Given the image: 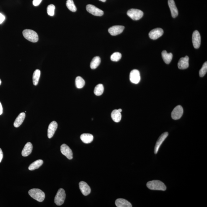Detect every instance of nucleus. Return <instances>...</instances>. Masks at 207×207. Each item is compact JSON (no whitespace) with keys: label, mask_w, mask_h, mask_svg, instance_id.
<instances>
[{"label":"nucleus","mask_w":207,"mask_h":207,"mask_svg":"<svg viewBox=\"0 0 207 207\" xmlns=\"http://www.w3.org/2000/svg\"><path fill=\"white\" fill-rule=\"evenodd\" d=\"M1 83H2V82H1V79H0V85H1Z\"/></svg>","instance_id":"obj_39"},{"label":"nucleus","mask_w":207,"mask_h":207,"mask_svg":"<svg viewBox=\"0 0 207 207\" xmlns=\"http://www.w3.org/2000/svg\"><path fill=\"white\" fill-rule=\"evenodd\" d=\"M79 187L82 193L84 196H87L91 193V188L85 182L83 181L80 182L79 183Z\"/></svg>","instance_id":"obj_14"},{"label":"nucleus","mask_w":207,"mask_h":207,"mask_svg":"<svg viewBox=\"0 0 207 207\" xmlns=\"http://www.w3.org/2000/svg\"><path fill=\"white\" fill-rule=\"evenodd\" d=\"M28 194L31 198L40 202H43L45 199V193L39 189L34 188L30 190Z\"/></svg>","instance_id":"obj_2"},{"label":"nucleus","mask_w":207,"mask_h":207,"mask_svg":"<svg viewBox=\"0 0 207 207\" xmlns=\"http://www.w3.org/2000/svg\"><path fill=\"white\" fill-rule=\"evenodd\" d=\"M43 161L42 160H38L36 161L33 162V163L30 165L28 169L31 171H33L36 169H38L40 167H41L43 164Z\"/></svg>","instance_id":"obj_24"},{"label":"nucleus","mask_w":207,"mask_h":207,"mask_svg":"<svg viewBox=\"0 0 207 207\" xmlns=\"http://www.w3.org/2000/svg\"><path fill=\"white\" fill-rule=\"evenodd\" d=\"M207 71V62L204 63L202 67L199 71V75L200 77H203L206 75Z\"/></svg>","instance_id":"obj_31"},{"label":"nucleus","mask_w":207,"mask_h":207,"mask_svg":"<svg viewBox=\"0 0 207 207\" xmlns=\"http://www.w3.org/2000/svg\"><path fill=\"white\" fill-rule=\"evenodd\" d=\"M168 4L171 11L172 17L173 18L176 17L178 16V12L174 0H168Z\"/></svg>","instance_id":"obj_17"},{"label":"nucleus","mask_w":207,"mask_h":207,"mask_svg":"<svg viewBox=\"0 0 207 207\" xmlns=\"http://www.w3.org/2000/svg\"><path fill=\"white\" fill-rule=\"evenodd\" d=\"M168 132H165L164 133H162V134L161 135V136L159 137V138H158L155 147V154H156L157 153L162 143L166 139V138L167 137H168Z\"/></svg>","instance_id":"obj_13"},{"label":"nucleus","mask_w":207,"mask_h":207,"mask_svg":"<svg viewBox=\"0 0 207 207\" xmlns=\"http://www.w3.org/2000/svg\"><path fill=\"white\" fill-rule=\"evenodd\" d=\"M61 152L62 154L66 156L68 159L71 160L73 158V152L71 148L65 144L61 145L60 148Z\"/></svg>","instance_id":"obj_10"},{"label":"nucleus","mask_w":207,"mask_h":207,"mask_svg":"<svg viewBox=\"0 0 207 207\" xmlns=\"http://www.w3.org/2000/svg\"><path fill=\"white\" fill-rule=\"evenodd\" d=\"M130 80L132 83L137 84L141 80V75L139 71L133 70L131 72L130 74Z\"/></svg>","instance_id":"obj_8"},{"label":"nucleus","mask_w":207,"mask_h":207,"mask_svg":"<svg viewBox=\"0 0 207 207\" xmlns=\"http://www.w3.org/2000/svg\"><path fill=\"white\" fill-rule=\"evenodd\" d=\"M121 57L122 55L121 53L115 52L112 55L111 59L113 61H118L121 59Z\"/></svg>","instance_id":"obj_30"},{"label":"nucleus","mask_w":207,"mask_h":207,"mask_svg":"<svg viewBox=\"0 0 207 207\" xmlns=\"http://www.w3.org/2000/svg\"><path fill=\"white\" fill-rule=\"evenodd\" d=\"M189 58L187 56L180 58L178 63V68L181 70L187 69L189 66Z\"/></svg>","instance_id":"obj_16"},{"label":"nucleus","mask_w":207,"mask_h":207,"mask_svg":"<svg viewBox=\"0 0 207 207\" xmlns=\"http://www.w3.org/2000/svg\"><path fill=\"white\" fill-rule=\"evenodd\" d=\"M99 1H101V2H105L106 1V0H99Z\"/></svg>","instance_id":"obj_38"},{"label":"nucleus","mask_w":207,"mask_h":207,"mask_svg":"<svg viewBox=\"0 0 207 207\" xmlns=\"http://www.w3.org/2000/svg\"><path fill=\"white\" fill-rule=\"evenodd\" d=\"M41 72L39 70H36L34 72L33 76V84L36 86L39 82Z\"/></svg>","instance_id":"obj_26"},{"label":"nucleus","mask_w":207,"mask_h":207,"mask_svg":"<svg viewBox=\"0 0 207 207\" xmlns=\"http://www.w3.org/2000/svg\"><path fill=\"white\" fill-rule=\"evenodd\" d=\"M161 55L165 63L167 64H170L172 60V54L171 53H168L166 51H164L162 52Z\"/></svg>","instance_id":"obj_22"},{"label":"nucleus","mask_w":207,"mask_h":207,"mask_svg":"<svg viewBox=\"0 0 207 207\" xmlns=\"http://www.w3.org/2000/svg\"><path fill=\"white\" fill-rule=\"evenodd\" d=\"M118 110L120 113H121V112L122 111V109H121V108H119V109H118Z\"/></svg>","instance_id":"obj_37"},{"label":"nucleus","mask_w":207,"mask_h":207,"mask_svg":"<svg viewBox=\"0 0 207 207\" xmlns=\"http://www.w3.org/2000/svg\"><path fill=\"white\" fill-rule=\"evenodd\" d=\"M104 91V88L103 85L101 84H98L95 87L94 93L96 96H101L103 94Z\"/></svg>","instance_id":"obj_27"},{"label":"nucleus","mask_w":207,"mask_h":207,"mask_svg":"<svg viewBox=\"0 0 207 207\" xmlns=\"http://www.w3.org/2000/svg\"><path fill=\"white\" fill-rule=\"evenodd\" d=\"M80 138L83 142L88 144L93 141L94 137L92 135L89 133H83L80 136Z\"/></svg>","instance_id":"obj_21"},{"label":"nucleus","mask_w":207,"mask_h":207,"mask_svg":"<svg viewBox=\"0 0 207 207\" xmlns=\"http://www.w3.org/2000/svg\"><path fill=\"white\" fill-rule=\"evenodd\" d=\"M22 33L26 39L31 42L36 43L38 41L37 33L33 30L25 29L23 31Z\"/></svg>","instance_id":"obj_3"},{"label":"nucleus","mask_w":207,"mask_h":207,"mask_svg":"<svg viewBox=\"0 0 207 207\" xmlns=\"http://www.w3.org/2000/svg\"><path fill=\"white\" fill-rule=\"evenodd\" d=\"M86 10L94 16H101L104 14V12L101 9L96 7V6L91 4H88L86 6Z\"/></svg>","instance_id":"obj_6"},{"label":"nucleus","mask_w":207,"mask_h":207,"mask_svg":"<svg viewBox=\"0 0 207 207\" xmlns=\"http://www.w3.org/2000/svg\"><path fill=\"white\" fill-rule=\"evenodd\" d=\"M33 149L32 144L31 142H28L26 143L23 148L22 155L23 156H27L31 154Z\"/></svg>","instance_id":"obj_19"},{"label":"nucleus","mask_w":207,"mask_h":207,"mask_svg":"<svg viewBox=\"0 0 207 207\" xmlns=\"http://www.w3.org/2000/svg\"><path fill=\"white\" fill-rule=\"evenodd\" d=\"M25 118H26L25 113H20L14 121V125L15 127L17 128L21 126L24 122Z\"/></svg>","instance_id":"obj_20"},{"label":"nucleus","mask_w":207,"mask_h":207,"mask_svg":"<svg viewBox=\"0 0 207 207\" xmlns=\"http://www.w3.org/2000/svg\"><path fill=\"white\" fill-rule=\"evenodd\" d=\"M127 15L132 19L134 21H137L142 17L143 13L141 10L132 9L128 10Z\"/></svg>","instance_id":"obj_5"},{"label":"nucleus","mask_w":207,"mask_h":207,"mask_svg":"<svg viewBox=\"0 0 207 207\" xmlns=\"http://www.w3.org/2000/svg\"><path fill=\"white\" fill-rule=\"evenodd\" d=\"M115 205L118 207H132L131 204L123 199H118L115 201Z\"/></svg>","instance_id":"obj_18"},{"label":"nucleus","mask_w":207,"mask_h":207,"mask_svg":"<svg viewBox=\"0 0 207 207\" xmlns=\"http://www.w3.org/2000/svg\"><path fill=\"white\" fill-rule=\"evenodd\" d=\"M66 5L67 7L70 11L73 12H75L76 11V7L73 0H67Z\"/></svg>","instance_id":"obj_29"},{"label":"nucleus","mask_w":207,"mask_h":207,"mask_svg":"<svg viewBox=\"0 0 207 207\" xmlns=\"http://www.w3.org/2000/svg\"><path fill=\"white\" fill-rule=\"evenodd\" d=\"M101 58L99 56H95L93 58L90 64V67L92 69H95L98 67L101 63Z\"/></svg>","instance_id":"obj_25"},{"label":"nucleus","mask_w":207,"mask_h":207,"mask_svg":"<svg viewBox=\"0 0 207 207\" xmlns=\"http://www.w3.org/2000/svg\"><path fill=\"white\" fill-rule=\"evenodd\" d=\"M58 128V123L56 121H53L50 123L48 129V137L51 138L54 136Z\"/></svg>","instance_id":"obj_15"},{"label":"nucleus","mask_w":207,"mask_h":207,"mask_svg":"<svg viewBox=\"0 0 207 207\" xmlns=\"http://www.w3.org/2000/svg\"><path fill=\"white\" fill-rule=\"evenodd\" d=\"M124 28V26H113L109 28L108 31L111 36H116L122 33Z\"/></svg>","instance_id":"obj_12"},{"label":"nucleus","mask_w":207,"mask_h":207,"mask_svg":"<svg viewBox=\"0 0 207 207\" xmlns=\"http://www.w3.org/2000/svg\"><path fill=\"white\" fill-rule=\"evenodd\" d=\"M76 86L78 89H81L84 86L85 82L84 79L80 76H78L75 80Z\"/></svg>","instance_id":"obj_28"},{"label":"nucleus","mask_w":207,"mask_h":207,"mask_svg":"<svg viewBox=\"0 0 207 207\" xmlns=\"http://www.w3.org/2000/svg\"><path fill=\"white\" fill-rule=\"evenodd\" d=\"M111 116L113 121L116 123L119 122L121 119V113L118 111V109H115L111 113Z\"/></svg>","instance_id":"obj_23"},{"label":"nucleus","mask_w":207,"mask_h":207,"mask_svg":"<svg viewBox=\"0 0 207 207\" xmlns=\"http://www.w3.org/2000/svg\"><path fill=\"white\" fill-rule=\"evenodd\" d=\"M183 113V109L182 107L179 105L176 106L172 112L171 118L174 120L179 119L182 116Z\"/></svg>","instance_id":"obj_7"},{"label":"nucleus","mask_w":207,"mask_h":207,"mask_svg":"<svg viewBox=\"0 0 207 207\" xmlns=\"http://www.w3.org/2000/svg\"><path fill=\"white\" fill-rule=\"evenodd\" d=\"M5 19V17L4 15L0 13V24H2Z\"/></svg>","instance_id":"obj_34"},{"label":"nucleus","mask_w":207,"mask_h":207,"mask_svg":"<svg viewBox=\"0 0 207 207\" xmlns=\"http://www.w3.org/2000/svg\"><path fill=\"white\" fill-rule=\"evenodd\" d=\"M3 113V108L1 103L0 102V115L2 114Z\"/></svg>","instance_id":"obj_36"},{"label":"nucleus","mask_w":207,"mask_h":207,"mask_svg":"<svg viewBox=\"0 0 207 207\" xmlns=\"http://www.w3.org/2000/svg\"><path fill=\"white\" fill-rule=\"evenodd\" d=\"M201 42V36L199 32L197 31H195L192 36V42L194 47L196 49L199 48Z\"/></svg>","instance_id":"obj_9"},{"label":"nucleus","mask_w":207,"mask_h":207,"mask_svg":"<svg viewBox=\"0 0 207 207\" xmlns=\"http://www.w3.org/2000/svg\"><path fill=\"white\" fill-rule=\"evenodd\" d=\"M55 6L53 4H50L47 7V12L49 16H53L55 14Z\"/></svg>","instance_id":"obj_32"},{"label":"nucleus","mask_w":207,"mask_h":207,"mask_svg":"<svg viewBox=\"0 0 207 207\" xmlns=\"http://www.w3.org/2000/svg\"><path fill=\"white\" fill-rule=\"evenodd\" d=\"M163 34V31L161 28L153 29L149 33V37L152 39L156 40L161 37Z\"/></svg>","instance_id":"obj_11"},{"label":"nucleus","mask_w":207,"mask_h":207,"mask_svg":"<svg viewBox=\"0 0 207 207\" xmlns=\"http://www.w3.org/2000/svg\"><path fill=\"white\" fill-rule=\"evenodd\" d=\"M3 157V154L2 150L0 148V163L1 162L2 160Z\"/></svg>","instance_id":"obj_35"},{"label":"nucleus","mask_w":207,"mask_h":207,"mask_svg":"<svg viewBox=\"0 0 207 207\" xmlns=\"http://www.w3.org/2000/svg\"><path fill=\"white\" fill-rule=\"evenodd\" d=\"M42 0H33V5L35 6H37L41 4Z\"/></svg>","instance_id":"obj_33"},{"label":"nucleus","mask_w":207,"mask_h":207,"mask_svg":"<svg viewBox=\"0 0 207 207\" xmlns=\"http://www.w3.org/2000/svg\"><path fill=\"white\" fill-rule=\"evenodd\" d=\"M66 198L65 192L62 188L60 189L55 198V203L58 206H61L64 203Z\"/></svg>","instance_id":"obj_4"},{"label":"nucleus","mask_w":207,"mask_h":207,"mask_svg":"<svg viewBox=\"0 0 207 207\" xmlns=\"http://www.w3.org/2000/svg\"><path fill=\"white\" fill-rule=\"evenodd\" d=\"M147 186L151 190L165 191L166 189L164 183L159 180H153L148 182L147 184Z\"/></svg>","instance_id":"obj_1"}]
</instances>
